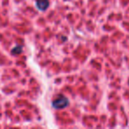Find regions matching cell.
<instances>
[{"label": "cell", "instance_id": "cell-1", "mask_svg": "<svg viewBox=\"0 0 129 129\" xmlns=\"http://www.w3.org/2000/svg\"><path fill=\"white\" fill-rule=\"evenodd\" d=\"M68 104V102L64 96H59V98L56 99L53 103V106L55 108H64Z\"/></svg>", "mask_w": 129, "mask_h": 129}, {"label": "cell", "instance_id": "cell-2", "mask_svg": "<svg viewBox=\"0 0 129 129\" xmlns=\"http://www.w3.org/2000/svg\"><path fill=\"white\" fill-rule=\"evenodd\" d=\"M36 6H37V7L39 8L40 10H44L45 8H47L49 6L48 0H37Z\"/></svg>", "mask_w": 129, "mask_h": 129}]
</instances>
